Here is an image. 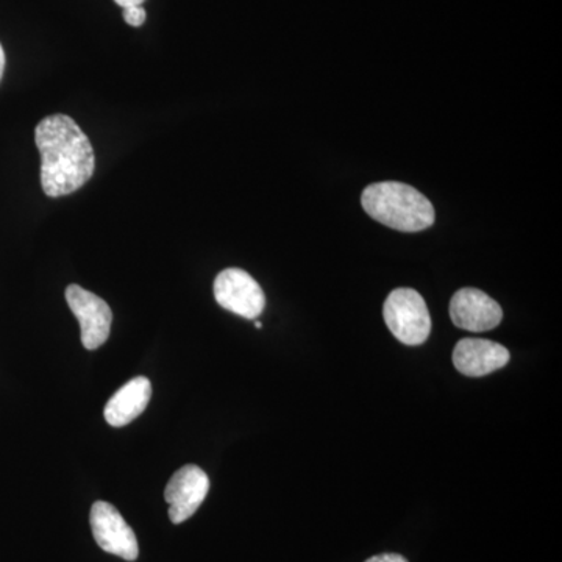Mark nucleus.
I'll use <instances>...</instances> for the list:
<instances>
[{
  "label": "nucleus",
  "mask_w": 562,
  "mask_h": 562,
  "mask_svg": "<svg viewBox=\"0 0 562 562\" xmlns=\"http://www.w3.org/2000/svg\"><path fill=\"white\" fill-rule=\"evenodd\" d=\"M114 2L122 7V9H125V7L131 5H143L144 0H114Z\"/></svg>",
  "instance_id": "nucleus-13"
},
{
  "label": "nucleus",
  "mask_w": 562,
  "mask_h": 562,
  "mask_svg": "<svg viewBox=\"0 0 562 562\" xmlns=\"http://www.w3.org/2000/svg\"><path fill=\"white\" fill-rule=\"evenodd\" d=\"M366 562H408V560L398 553H382L376 554V557L369 558Z\"/></svg>",
  "instance_id": "nucleus-12"
},
{
  "label": "nucleus",
  "mask_w": 562,
  "mask_h": 562,
  "mask_svg": "<svg viewBox=\"0 0 562 562\" xmlns=\"http://www.w3.org/2000/svg\"><path fill=\"white\" fill-rule=\"evenodd\" d=\"M383 317L394 338L405 346H420L430 336L431 317L427 303L412 288H398L387 295Z\"/></svg>",
  "instance_id": "nucleus-3"
},
{
  "label": "nucleus",
  "mask_w": 562,
  "mask_h": 562,
  "mask_svg": "<svg viewBox=\"0 0 562 562\" xmlns=\"http://www.w3.org/2000/svg\"><path fill=\"white\" fill-rule=\"evenodd\" d=\"M151 397V383L146 376H136L124 384L105 406V420L114 428L125 427L144 413Z\"/></svg>",
  "instance_id": "nucleus-10"
},
{
  "label": "nucleus",
  "mask_w": 562,
  "mask_h": 562,
  "mask_svg": "<svg viewBox=\"0 0 562 562\" xmlns=\"http://www.w3.org/2000/svg\"><path fill=\"white\" fill-rule=\"evenodd\" d=\"M361 203L372 220L394 231L416 233L435 224L431 202L409 184L373 183L362 191Z\"/></svg>",
  "instance_id": "nucleus-2"
},
{
  "label": "nucleus",
  "mask_w": 562,
  "mask_h": 562,
  "mask_svg": "<svg viewBox=\"0 0 562 562\" xmlns=\"http://www.w3.org/2000/svg\"><path fill=\"white\" fill-rule=\"evenodd\" d=\"M3 70H5V52H3L2 44H0V80H2Z\"/></svg>",
  "instance_id": "nucleus-14"
},
{
  "label": "nucleus",
  "mask_w": 562,
  "mask_h": 562,
  "mask_svg": "<svg viewBox=\"0 0 562 562\" xmlns=\"http://www.w3.org/2000/svg\"><path fill=\"white\" fill-rule=\"evenodd\" d=\"M122 14H124L125 22H127L128 25H132V27H140V25L146 22L147 18L146 10L143 9V5L125 7Z\"/></svg>",
  "instance_id": "nucleus-11"
},
{
  "label": "nucleus",
  "mask_w": 562,
  "mask_h": 562,
  "mask_svg": "<svg viewBox=\"0 0 562 562\" xmlns=\"http://www.w3.org/2000/svg\"><path fill=\"white\" fill-rule=\"evenodd\" d=\"M65 295L70 312L80 322L81 344L85 349L95 350L102 347L109 341L111 322H113L109 303L99 295L83 290L79 284H69Z\"/></svg>",
  "instance_id": "nucleus-5"
},
{
  "label": "nucleus",
  "mask_w": 562,
  "mask_h": 562,
  "mask_svg": "<svg viewBox=\"0 0 562 562\" xmlns=\"http://www.w3.org/2000/svg\"><path fill=\"white\" fill-rule=\"evenodd\" d=\"M35 143L41 155V187L47 198L79 191L95 169L94 149L72 117L50 114L36 125Z\"/></svg>",
  "instance_id": "nucleus-1"
},
{
  "label": "nucleus",
  "mask_w": 562,
  "mask_h": 562,
  "mask_svg": "<svg viewBox=\"0 0 562 562\" xmlns=\"http://www.w3.org/2000/svg\"><path fill=\"white\" fill-rule=\"evenodd\" d=\"M90 524L95 542L103 552L116 554L125 561L138 560L139 547L135 531L111 503L95 502L91 508Z\"/></svg>",
  "instance_id": "nucleus-6"
},
{
  "label": "nucleus",
  "mask_w": 562,
  "mask_h": 562,
  "mask_svg": "<svg viewBox=\"0 0 562 562\" xmlns=\"http://www.w3.org/2000/svg\"><path fill=\"white\" fill-rule=\"evenodd\" d=\"M450 317L462 330L490 331L501 325L503 310L486 292L462 288L450 302Z\"/></svg>",
  "instance_id": "nucleus-8"
},
{
  "label": "nucleus",
  "mask_w": 562,
  "mask_h": 562,
  "mask_svg": "<svg viewBox=\"0 0 562 562\" xmlns=\"http://www.w3.org/2000/svg\"><path fill=\"white\" fill-rule=\"evenodd\" d=\"M255 327H257L258 330H261V328H262L261 322H257V324H255Z\"/></svg>",
  "instance_id": "nucleus-15"
},
{
  "label": "nucleus",
  "mask_w": 562,
  "mask_h": 562,
  "mask_svg": "<svg viewBox=\"0 0 562 562\" xmlns=\"http://www.w3.org/2000/svg\"><path fill=\"white\" fill-rule=\"evenodd\" d=\"M214 297L222 308L244 319H257L265 312V292L257 280L243 269L222 271L214 280Z\"/></svg>",
  "instance_id": "nucleus-4"
},
{
  "label": "nucleus",
  "mask_w": 562,
  "mask_h": 562,
  "mask_svg": "<svg viewBox=\"0 0 562 562\" xmlns=\"http://www.w3.org/2000/svg\"><path fill=\"white\" fill-rule=\"evenodd\" d=\"M509 351L502 344L487 339H461L453 350V366L465 376H486L505 368Z\"/></svg>",
  "instance_id": "nucleus-9"
},
{
  "label": "nucleus",
  "mask_w": 562,
  "mask_h": 562,
  "mask_svg": "<svg viewBox=\"0 0 562 562\" xmlns=\"http://www.w3.org/2000/svg\"><path fill=\"white\" fill-rule=\"evenodd\" d=\"M210 491V479L199 465L188 464L173 473L165 490L169 503V519L172 524H183L201 508Z\"/></svg>",
  "instance_id": "nucleus-7"
}]
</instances>
